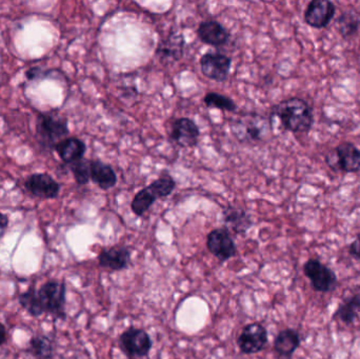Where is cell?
I'll list each match as a JSON object with an SVG mask.
<instances>
[{"label": "cell", "instance_id": "e0dca14e", "mask_svg": "<svg viewBox=\"0 0 360 359\" xmlns=\"http://www.w3.org/2000/svg\"><path fill=\"white\" fill-rule=\"evenodd\" d=\"M186 40L181 33H171L160 42L156 48V56L162 61L175 63L184 56Z\"/></svg>", "mask_w": 360, "mask_h": 359}, {"label": "cell", "instance_id": "ffe728a7", "mask_svg": "<svg viewBox=\"0 0 360 359\" xmlns=\"http://www.w3.org/2000/svg\"><path fill=\"white\" fill-rule=\"evenodd\" d=\"M90 175L91 181L105 191L115 187L117 183V175L114 169L101 160H91Z\"/></svg>", "mask_w": 360, "mask_h": 359}, {"label": "cell", "instance_id": "9a60e30c", "mask_svg": "<svg viewBox=\"0 0 360 359\" xmlns=\"http://www.w3.org/2000/svg\"><path fill=\"white\" fill-rule=\"evenodd\" d=\"M197 35L203 44L215 48L224 46L230 39L228 30L216 20L202 21L197 29Z\"/></svg>", "mask_w": 360, "mask_h": 359}, {"label": "cell", "instance_id": "4fadbf2b", "mask_svg": "<svg viewBox=\"0 0 360 359\" xmlns=\"http://www.w3.org/2000/svg\"><path fill=\"white\" fill-rule=\"evenodd\" d=\"M25 187L32 195L42 200H54L60 193V185L46 173H36L27 177Z\"/></svg>", "mask_w": 360, "mask_h": 359}, {"label": "cell", "instance_id": "f1b7e54d", "mask_svg": "<svg viewBox=\"0 0 360 359\" xmlns=\"http://www.w3.org/2000/svg\"><path fill=\"white\" fill-rule=\"evenodd\" d=\"M349 251H350V254L352 255V256L360 259V235L357 236L356 240L351 244Z\"/></svg>", "mask_w": 360, "mask_h": 359}, {"label": "cell", "instance_id": "277c9868", "mask_svg": "<svg viewBox=\"0 0 360 359\" xmlns=\"http://www.w3.org/2000/svg\"><path fill=\"white\" fill-rule=\"evenodd\" d=\"M36 132L40 143L44 147L54 149L59 141L67 138L69 135L68 119L58 114H41L37 119Z\"/></svg>", "mask_w": 360, "mask_h": 359}, {"label": "cell", "instance_id": "ba28073f", "mask_svg": "<svg viewBox=\"0 0 360 359\" xmlns=\"http://www.w3.org/2000/svg\"><path fill=\"white\" fill-rule=\"evenodd\" d=\"M207 248L220 263H226L234 257L237 252L236 244L230 232L224 227L212 230L207 234Z\"/></svg>", "mask_w": 360, "mask_h": 359}, {"label": "cell", "instance_id": "52a82bcc", "mask_svg": "<svg viewBox=\"0 0 360 359\" xmlns=\"http://www.w3.org/2000/svg\"><path fill=\"white\" fill-rule=\"evenodd\" d=\"M120 346L129 359L141 358L149 355L153 341L145 330L130 327L120 335Z\"/></svg>", "mask_w": 360, "mask_h": 359}, {"label": "cell", "instance_id": "3957f363", "mask_svg": "<svg viewBox=\"0 0 360 359\" xmlns=\"http://www.w3.org/2000/svg\"><path fill=\"white\" fill-rule=\"evenodd\" d=\"M231 131L241 143H257L264 141L270 132L271 122L258 114H247L232 122Z\"/></svg>", "mask_w": 360, "mask_h": 359}, {"label": "cell", "instance_id": "d6986e66", "mask_svg": "<svg viewBox=\"0 0 360 359\" xmlns=\"http://www.w3.org/2000/svg\"><path fill=\"white\" fill-rule=\"evenodd\" d=\"M222 217H224V228L229 232L232 231L239 235H245L253 225L251 217L243 209L228 207L224 209Z\"/></svg>", "mask_w": 360, "mask_h": 359}, {"label": "cell", "instance_id": "cb8c5ba5", "mask_svg": "<svg viewBox=\"0 0 360 359\" xmlns=\"http://www.w3.org/2000/svg\"><path fill=\"white\" fill-rule=\"evenodd\" d=\"M29 351L37 359H52L54 354V346L48 337L39 335L30 341Z\"/></svg>", "mask_w": 360, "mask_h": 359}, {"label": "cell", "instance_id": "30bf717a", "mask_svg": "<svg viewBox=\"0 0 360 359\" xmlns=\"http://www.w3.org/2000/svg\"><path fill=\"white\" fill-rule=\"evenodd\" d=\"M232 60L222 53H205L200 58V69L203 75L214 81L222 82L228 79Z\"/></svg>", "mask_w": 360, "mask_h": 359}, {"label": "cell", "instance_id": "5b68a950", "mask_svg": "<svg viewBox=\"0 0 360 359\" xmlns=\"http://www.w3.org/2000/svg\"><path fill=\"white\" fill-rule=\"evenodd\" d=\"M65 282L50 280L42 285L37 291L38 299L41 303L44 313L52 314L56 318H65Z\"/></svg>", "mask_w": 360, "mask_h": 359}, {"label": "cell", "instance_id": "d4e9b609", "mask_svg": "<svg viewBox=\"0 0 360 359\" xmlns=\"http://www.w3.org/2000/svg\"><path fill=\"white\" fill-rule=\"evenodd\" d=\"M19 303L30 315L34 316V318H38L44 313L41 303L38 299L37 291L35 290L34 286L27 292L22 293L19 296Z\"/></svg>", "mask_w": 360, "mask_h": 359}, {"label": "cell", "instance_id": "4316f807", "mask_svg": "<svg viewBox=\"0 0 360 359\" xmlns=\"http://www.w3.org/2000/svg\"><path fill=\"white\" fill-rule=\"evenodd\" d=\"M90 162L91 160L82 159L71 164V171L78 185H88L91 181Z\"/></svg>", "mask_w": 360, "mask_h": 359}, {"label": "cell", "instance_id": "6da1fadb", "mask_svg": "<svg viewBox=\"0 0 360 359\" xmlns=\"http://www.w3.org/2000/svg\"><path fill=\"white\" fill-rule=\"evenodd\" d=\"M271 116L278 117L283 129L295 134L310 132L314 124L312 107L304 99L298 97H292L275 105Z\"/></svg>", "mask_w": 360, "mask_h": 359}, {"label": "cell", "instance_id": "f546056e", "mask_svg": "<svg viewBox=\"0 0 360 359\" xmlns=\"http://www.w3.org/2000/svg\"><path fill=\"white\" fill-rule=\"evenodd\" d=\"M8 227V217L0 212V238L6 234Z\"/></svg>", "mask_w": 360, "mask_h": 359}, {"label": "cell", "instance_id": "9c48e42d", "mask_svg": "<svg viewBox=\"0 0 360 359\" xmlns=\"http://www.w3.org/2000/svg\"><path fill=\"white\" fill-rule=\"evenodd\" d=\"M304 272L311 280L313 288L319 292L333 291L338 285V278L334 272L317 259H309L304 263Z\"/></svg>", "mask_w": 360, "mask_h": 359}, {"label": "cell", "instance_id": "7a4b0ae2", "mask_svg": "<svg viewBox=\"0 0 360 359\" xmlns=\"http://www.w3.org/2000/svg\"><path fill=\"white\" fill-rule=\"evenodd\" d=\"M176 187V183L170 175H162L160 178L143 188L135 195L131 209L136 216L141 217L153 206L156 200L168 197Z\"/></svg>", "mask_w": 360, "mask_h": 359}, {"label": "cell", "instance_id": "8992f818", "mask_svg": "<svg viewBox=\"0 0 360 359\" xmlns=\"http://www.w3.org/2000/svg\"><path fill=\"white\" fill-rule=\"evenodd\" d=\"M326 162L334 171L345 173H356L360 171V150L354 143H340L338 147L328 152Z\"/></svg>", "mask_w": 360, "mask_h": 359}, {"label": "cell", "instance_id": "ac0fdd59", "mask_svg": "<svg viewBox=\"0 0 360 359\" xmlns=\"http://www.w3.org/2000/svg\"><path fill=\"white\" fill-rule=\"evenodd\" d=\"M55 151L59 158L65 164H75L84 159L86 151V145L82 139L77 137H67L55 145Z\"/></svg>", "mask_w": 360, "mask_h": 359}, {"label": "cell", "instance_id": "484cf974", "mask_svg": "<svg viewBox=\"0 0 360 359\" xmlns=\"http://www.w3.org/2000/svg\"><path fill=\"white\" fill-rule=\"evenodd\" d=\"M203 103L207 107H214V109H219L221 111L235 112L237 109L236 103L217 92H210L203 97Z\"/></svg>", "mask_w": 360, "mask_h": 359}, {"label": "cell", "instance_id": "44dd1931", "mask_svg": "<svg viewBox=\"0 0 360 359\" xmlns=\"http://www.w3.org/2000/svg\"><path fill=\"white\" fill-rule=\"evenodd\" d=\"M300 345V335L291 329L281 331L274 341V350L279 356L290 358Z\"/></svg>", "mask_w": 360, "mask_h": 359}, {"label": "cell", "instance_id": "4dcf8cb0", "mask_svg": "<svg viewBox=\"0 0 360 359\" xmlns=\"http://www.w3.org/2000/svg\"><path fill=\"white\" fill-rule=\"evenodd\" d=\"M6 341V327L0 322V346L4 345Z\"/></svg>", "mask_w": 360, "mask_h": 359}, {"label": "cell", "instance_id": "2e32d148", "mask_svg": "<svg viewBox=\"0 0 360 359\" xmlns=\"http://www.w3.org/2000/svg\"><path fill=\"white\" fill-rule=\"evenodd\" d=\"M131 251L127 247L103 249L98 254L99 266L112 271H122L129 267Z\"/></svg>", "mask_w": 360, "mask_h": 359}, {"label": "cell", "instance_id": "603a6c76", "mask_svg": "<svg viewBox=\"0 0 360 359\" xmlns=\"http://www.w3.org/2000/svg\"><path fill=\"white\" fill-rule=\"evenodd\" d=\"M336 25H338V30L342 37L348 39L359 31L360 20L354 11L351 10L342 13L336 20Z\"/></svg>", "mask_w": 360, "mask_h": 359}, {"label": "cell", "instance_id": "5bb4252c", "mask_svg": "<svg viewBox=\"0 0 360 359\" xmlns=\"http://www.w3.org/2000/svg\"><path fill=\"white\" fill-rule=\"evenodd\" d=\"M200 131L190 118L182 117L173 120L170 137L181 148H194L198 145Z\"/></svg>", "mask_w": 360, "mask_h": 359}, {"label": "cell", "instance_id": "8fae6325", "mask_svg": "<svg viewBox=\"0 0 360 359\" xmlns=\"http://www.w3.org/2000/svg\"><path fill=\"white\" fill-rule=\"evenodd\" d=\"M336 6L329 0H312L304 11V19L307 25L314 29H325L333 20Z\"/></svg>", "mask_w": 360, "mask_h": 359}, {"label": "cell", "instance_id": "7402d4cb", "mask_svg": "<svg viewBox=\"0 0 360 359\" xmlns=\"http://www.w3.org/2000/svg\"><path fill=\"white\" fill-rule=\"evenodd\" d=\"M360 312V294H355L350 299H345L344 303L340 306L335 318H340L345 324H353Z\"/></svg>", "mask_w": 360, "mask_h": 359}, {"label": "cell", "instance_id": "7c38bea8", "mask_svg": "<svg viewBox=\"0 0 360 359\" xmlns=\"http://www.w3.org/2000/svg\"><path fill=\"white\" fill-rule=\"evenodd\" d=\"M268 343V332L258 322L248 325L237 339L239 349L245 354H255L262 351Z\"/></svg>", "mask_w": 360, "mask_h": 359}, {"label": "cell", "instance_id": "83f0119b", "mask_svg": "<svg viewBox=\"0 0 360 359\" xmlns=\"http://www.w3.org/2000/svg\"><path fill=\"white\" fill-rule=\"evenodd\" d=\"M50 71H44L41 67H34L25 72V76L29 80H40L50 77Z\"/></svg>", "mask_w": 360, "mask_h": 359}]
</instances>
